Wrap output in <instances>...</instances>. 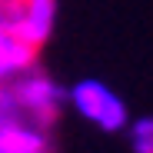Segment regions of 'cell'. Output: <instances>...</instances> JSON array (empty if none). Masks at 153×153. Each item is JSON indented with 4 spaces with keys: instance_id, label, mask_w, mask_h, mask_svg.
I'll use <instances>...</instances> for the list:
<instances>
[{
    "instance_id": "6da1fadb",
    "label": "cell",
    "mask_w": 153,
    "mask_h": 153,
    "mask_svg": "<svg viewBox=\"0 0 153 153\" xmlns=\"http://www.w3.org/2000/svg\"><path fill=\"white\" fill-rule=\"evenodd\" d=\"M10 90L17 97V107L20 113L27 117L30 123L37 126H47V130H53L57 120H60V110L67 103V90L60 83H53V76H47L40 70H23L10 80Z\"/></svg>"
},
{
    "instance_id": "7a4b0ae2",
    "label": "cell",
    "mask_w": 153,
    "mask_h": 153,
    "mask_svg": "<svg viewBox=\"0 0 153 153\" xmlns=\"http://www.w3.org/2000/svg\"><path fill=\"white\" fill-rule=\"evenodd\" d=\"M70 107L80 113L87 123H97L103 133L126 130V103L100 80H80L67 90Z\"/></svg>"
},
{
    "instance_id": "3957f363",
    "label": "cell",
    "mask_w": 153,
    "mask_h": 153,
    "mask_svg": "<svg viewBox=\"0 0 153 153\" xmlns=\"http://www.w3.org/2000/svg\"><path fill=\"white\" fill-rule=\"evenodd\" d=\"M37 53L40 50L27 40H20L17 33H10L4 23H0V83L13 80L17 73L37 67Z\"/></svg>"
},
{
    "instance_id": "277c9868",
    "label": "cell",
    "mask_w": 153,
    "mask_h": 153,
    "mask_svg": "<svg viewBox=\"0 0 153 153\" xmlns=\"http://www.w3.org/2000/svg\"><path fill=\"white\" fill-rule=\"evenodd\" d=\"M130 146L137 153H153V117H140L130 123Z\"/></svg>"
},
{
    "instance_id": "5b68a950",
    "label": "cell",
    "mask_w": 153,
    "mask_h": 153,
    "mask_svg": "<svg viewBox=\"0 0 153 153\" xmlns=\"http://www.w3.org/2000/svg\"><path fill=\"white\" fill-rule=\"evenodd\" d=\"M0 4H4V0H0Z\"/></svg>"
}]
</instances>
